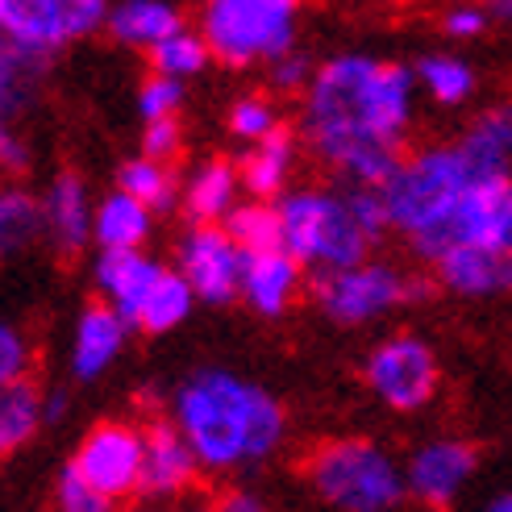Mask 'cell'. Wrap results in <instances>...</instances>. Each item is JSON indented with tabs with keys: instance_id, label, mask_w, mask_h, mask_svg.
Here are the masks:
<instances>
[{
	"instance_id": "cell-32",
	"label": "cell",
	"mask_w": 512,
	"mask_h": 512,
	"mask_svg": "<svg viewBox=\"0 0 512 512\" xmlns=\"http://www.w3.org/2000/svg\"><path fill=\"white\" fill-rule=\"evenodd\" d=\"M213 59V50L209 42L200 38V30H179L171 34L167 42H159L155 50H150V67H155V75H167V80H192V75H200L204 67H209Z\"/></svg>"
},
{
	"instance_id": "cell-44",
	"label": "cell",
	"mask_w": 512,
	"mask_h": 512,
	"mask_svg": "<svg viewBox=\"0 0 512 512\" xmlns=\"http://www.w3.org/2000/svg\"><path fill=\"white\" fill-rule=\"evenodd\" d=\"M196 512H217V508H196Z\"/></svg>"
},
{
	"instance_id": "cell-11",
	"label": "cell",
	"mask_w": 512,
	"mask_h": 512,
	"mask_svg": "<svg viewBox=\"0 0 512 512\" xmlns=\"http://www.w3.org/2000/svg\"><path fill=\"white\" fill-rule=\"evenodd\" d=\"M142 463H146V433L130 421H100L84 433L75 450V471H80L100 496L113 504L142 492Z\"/></svg>"
},
{
	"instance_id": "cell-37",
	"label": "cell",
	"mask_w": 512,
	"mask_h": 512,
	"mask_svg": "<svg viewBox=\"0 0 512 512\" xmlns=\"http://www.w3.org/2000/svg\"><path fill=\"white\" fill-rule=\"evenodd\" d=\"M179 146H184V125H179V117L146 121V125H142V155H146V159L171 167V159L179 155Z\"/></svg>"
},
{
	"instance_id": "cell-12",
	"label": "cell",
	"mask_w": 512,
	"mask_h": 512,
	"mask_svg": "<svg viewBox=\"0 0 512 512\" xmlns=\"http://www.w3.org/2000/svg\"><path fill=\"white\" fill-rule=\"evenodd\" d=\"M242 267L246 254L225 234V225H192L175 250V271L188 279L196 300L229 304L242 296Z\"/></svg>"
},
{
	"instance_id": "cell-14",
	"label": "cell",
	"mask_w": 512,
	"mask_h": 512,
	"mask_svg": "<svg viewBox=\"0 0 512 512\" xmlns=\"http://www.w3.org/2000/svg\"><path fill=\"white\" fill-rule=\"evenodd\" d=\"M163 271L167 267H159L146 250H100L92 279H96V292L105 296V304H113L134 329Z\"/></svg>"
},
{
	"instance_id": "cell-20",
	"label": "cell",
	"mask_w": 512,
	"mask_h": 512,
	"mask_svg": "<svg viewBox=\"0 0 512 512\" xmlns=\"http://www.w3.org/2000/svg\"><path fill=\"white\" fill-rule=\"evenodd\" d=\"M296 150H300V138H296V130H288V125H279L271 138L254 142L242 155V163H238L242 188L254 200L275 204L284 192H292L288 179H292V167H296Z\"/></svg>"
},
{
	"instance_id": "cell-16",
	"label": "cell",
	"mask_w": 512,
	"mask_h": 512,
	"mask_svg": "<svg viewBox=\"0 0 512 512\" xmlns=\"http://www.w3.org/2000/svg\"><path fill=\"white\" fill-rule=\"evenodd\" d=\"M146 463H142V492L146 496H179L192 488L200 471V458L192 454L188 438L179 433L175 421H150L146 429Z\"/></svg>"
},
{
	"instance_id": "cell-31",
	"label": "cell",
	"mask_w": 512,
	"mask_h": 512,
	"mask_svg": "<svg viewBox=\"0 0 512 512\" xmlns=\"http://www.w3.org/2000/svg\"><path fill=\"white\" fill-rule=\"evenodd\" d=\"M42 67L46 63L21 55L9 42H0V130L17 125V117L25 113V105H30V96H34V75Z\"/></svg>"
},
{
	"instance_id": "cell-4",
	"label": "cell",
	"mask_w": 512,
	"mask_h": 512,
	"mask_svg": "<svg viewBox=\"0 0 512 512\" xmlns=\"http://www.w3.org/2000/svg\"><path fill=\"white\" fill-rule=\"evenodd\" d=\"M309 488L338 512H392L408 483L396 458L371 438H329L304 454Z\"/></svg>"
},
{
	"instance_id": "cell-6",
	"label": "cell",
	"mask_w": 512,
	"mask_h": 512,
	"mask_svg": "<svg viewBox=\"0 0 512 512\" xmlns=\"http://www.w3.org/2000/svg\"><path fill=\"white\" fill-rule=\"evenodd\" d=\"M512 250V175L479 179L446 213L408 238L421 263H442L454 250Z\"/></svg>"
},
{
	"instance_id": "cell-15",
	"label": "cell",
	"mask_w": 512,
	"mask_h": 512,
	"mask_svg": "<svg viewBox=\"0 0 512 512\" xmlns=\"http://www.w3.org/2000/svg\"><path fill=\"white\" fill-rule=\"evenodd\" d=\"M42 213H46V238L55 242L63 259H75L96 229V204L88 196V184L75 171H59L50 179V188L42 196Z\"/></svg>"
},
{
	"instance_id": "cell-26",
	"label": "cell",
	"mask_w": 512,
	"mask_h": 512,
	"mask_svg": "<svg viewBox=\"0 0 512 512\" xmlns=\"http://www.w3.org/2000/svg\"><path fill=\"white\" fill-rule=\"evenodd\" d=\"M46 421V400L30 379L0 388V458L17 454L34 438V429Z\"/></svg>"
},
{
	"instance_id": "cell-39",
	"label": "cell",
	"mask_w": 512,
	"mask_h": 512,
	"mask_svg": "<svg viewBox=\"0 0 512 512\" xmlns=\"http://www.w3.org/2000/svg\"><path fill=\"white\" fill-rule=\"evenodd\" d=\"M488 25H492V17H488V9H483V5H450L442 13V34H450L458 42L479 38Z\"/></svg>"
},
{
	"instance_id": "cell-43",
	"label": "cell",
	"mask_w": 512,
	"mask_h": 512,
	"mask_svg": "<svg viewBox=\"0 0 512 512\" xmlns=\"http://www.w3.org/2000/svg\"><path fill=\"white\" fill-rule=\"evenodd\" d=\"M483 512H512V492H504V496H496L488 508H483Z\"/></svg>"
},
{
	"instance_id": "cell-1",
	"label": "cell",
	"mask_w": 512,
	"mask_h": 512,
	"mask_svg": "<svg viewBox=\"0 0 512 512\" xmlns=\"http://www.w3.org/2000/svg\"><path fill=\"white\" fill-rule=\"evenodd\" d=\"M417 71L375 59L334 55L300 96V138L350 188H383L404 163L413 125Z\"/></svg>"
},
{
	"instance_id": "cell-17",
	"label": "cell",
	"mask_w": 512,
	"mask_h": 512,
	"mask_svg": "<svg viewBox=\"0 0 512 512\" xmlns=\"http://www.w3.org/2000/svg\"><path fill=\"white\" fill-rule=\"evenodd\" d=\"M438 288L463 300H492L512 292V250H454L433 263Z\"/></svg>"
},
{
	"instance_id": "cell-13",
	"label": "cell",
	"mask_w": 512,
	"mask_h": 512,
	"mask_svg": "<svg viewBox=\"0 0 512 512\" xmlns=\"http://www.w3.org/2000/svg\"><path fill=\"white\" fill-rule=\"evenodd\" d=\"M479 467V446L463 442V438H438V442H425L404 467V483H408V496L425 508H450L454 496L467 488L471 475Z\"/></svg>"
},
{
	"instance_id": "cell-41",
	"label": "cell",
	"mask_w": 512,
	"mask_h": 512,
	"mask_svg": "<svg viewBox=\"0 0 512 512\" xmlns=\"http://www.w3.org/2000/svg\"><path fill=\"white\" fill-rule=\"evenodd\" d=\"M217 512H267L259 496H250V492H225L217 500Z\"/></svg>"
},
{
	"instance_id": "cell-27",
	"label": "cell",
	"mask_w": 512,
	"mask_h": 512,
	"mask_svg": "<svg viewBox=\"0 0 512 512\" xmlns=\"http://www.w3.org/2000/svg\"><path fill=\"white\" fill-rule=\"evenodd\" d=\"M117 188H121L125 196L142 200L150 213H167L171 204H175L179 196H184V188L175 184V171H171L167 163L146 159V155L125 159V163L117 167Z\"/></svg>"
},
{
	"instance_id": "cell-25",
	"label": "cell",
	"mask_w": 512,
	"mask_h": 512,
	"mask_svg": "<svg viewBox=\"0 0 512 512\" xmlns=\"http://www.w3.org/2000/svg\"><path fill=\"white\" fill-rule=\"evenodd\" d=\"M46 234L42 200L17 184H0V263L30 250Z\"/></svg>"
},
{
	"instance_id": "cell-3",
	"label": "cell",
	"mask_w": 512,
	"mask_h": 512,
	"mask_svg": "<svg viewBox=\"0 0 512 512\" xmlns=\"http://www.w3.org/2000/svg\"><path fill=\"white\" fill-rule=\"evenodd\" d=\"M275 209L284 221V250L317 279L367 263L375 238L354 217L342 188H292Z\"/></svg>"
},
{
	"instance_id": "cell-21",
	"label": "cell",
	"mask_w": 512,
	"mask_h": 512,
	"mask_svg": "<svg viewBox=\"0 0 512 512\" xmlns=\"http://www.w3.org/2000/svg\"><path fill=\"white\" fill-rule=\"evenodd\" d=\"M238 188H242L238 167L229 159H209L188 175L179 204H184L192 225H225V217L238 209Z\"/></svg>"
},
{
	"instance_id": "cell-22",
	"label": "cell",
	"mask_w": 512,
	"mask_h": 512,
	"mask_svg": "<svg viewBox=\"0 0 512 512\" xmlns=\"http://www.w3.org/2000/svg\"><path fill=\"white\" fill-rule=\"evenodd\" d=\"M105 30L117 46L146 50L150 55L159 42H167L171 34L184 30V17H179V9L171 0H117Z\"/></svg>"
},
{
	"instance_id": "cell-38",
	"label": "cell",
	"mask_w": 512,
	"mask_h": 512,
	"mask_svg": "<svg viewBox=\"0 0 512 512\" xmlns=\"http://www.w3.org/2000/svg\"><path fill=\"white\" fill-rule=\"evenodd\" d=\"M267 75H271V88H275V92H284V96H304V92H309V84H313L317 67L309 63V55L292 50V55L275 59V63L267 67Z\"/></svg>"
},
{
	"instance_id": "cell-18",
	"label": "cell",
	"mask_w": 512,
	"mask_h": 512,
	"mask_svg": "<svg viewBox=\"0 0 512 512\" xmlns=\"http://www.w3.org/2000/svg\"><path fill=\"white\" fill-rule=\"evenodd\" d=\"M304 284V267L292 259L288 250H267V254H246L242 267V300L259 317H284L296 292Z\"/></svg>"
},
{
	"instance_id": "cell-40",
	"label": "cell",
	"mask_w": 512,
	"mask_h": 512,
	"mask_svg": "<svg viewBox=\"0 0 512 512\" xmlns=\"http://www.w3.org/2000/svg\"><path fill=\"white\" fill-rule=\"evenodd\" d=\"M30 163H34L30 142L17 134V125H5V130H0V175L17 179V175L30 171Z\"/></svg>"
},
{
	"instance_id": "cell-42",
	"label": "cell",
	"mask_w": 512,
	"mask_h": 512,
	"mask_svg": "<svg viewBox=\"0 0 512 512\" xmlns=\"http://www.w3.org/2000/svg\"><path fill=\"white\" fill-rule=\"evenodd\" d=\"M483 9H488V17H492V21L512 25V0H488V5H483Z\"/></svg>"
},
{
	"instance_id": "cell-28",
	"label": "cell",
	"mask_w": 512,
	"mask_h": 512,
	"mask_svg": "<svg viewBox=\"0 0 512 512\" xmlns=\"http://www.w3.org/2000/svg\"><path fill=\"white\" fill-rule=\"evenodd\" d=\"M417 84L429 92L433 105L454 109V105H467L475 96L479 80H475V67L458 55H425L417 63Z\"/></svg>"
},
{
	"instance_id": "cell-7",
	"label": "cell",
	"mask_w": 512,
	"mask_h": 512,
	"mask_svg": "<svg viewBox=\"0 0 512 512\" xmlns=\"http://www.w3.org/2000/svg\"><path fill=\"white\" fill-rule=\"evenodd\" d=\"M471 184H479V179H475L471 163L463 159L458 142L454 146H421L413 155H404V163L392 171L388 184L379 188V196H383L392 229H400L404 238H413L417 229H425L438 213H446Z\"/></svg>"
},
{
	"instance_id": "cell-33",
	"label": "cell",
	"mask_w": 512,
	"mask_h": 512,
	"mask_svg": "<svg viewBox=\"0 0 512 512\" xmlns=\"http://www.w3.org/2000/svg\"><path fill=\"white\" fill-rule=\"evenodd\" d=\"M279 125H284V121H279V113H275V105L267 96H238L234 109H229V134L250 142V146L271 138Z\"/></svg>"
},
{
	"instance_id": "cell-30",
	"label": "cell",
	"mask_w": 512,
	"mask_h": 512,
	"mask_svg": "<svg viewBox=\"0 0 512 512\" xmlns=\"http://www.w3.org/2000/svg\"><path fill=\"white\" fill-rule=\"evenodd\" d=\"M192 304H196L192 284H188V279L179 275V271L167 267V271L159 275L155 292H150L142 317H138V329H146V334H171L175 325H184V321H188Z\"/></svg>"
},
{
	"instance_id": "cell-34",
	"label": "cell",
	"mask_w": 512,
	"mask_h": 512,
	"mask_svg": "<svg viewBox=\"0 0 512 512\" xmlns=\"http://www.w3.org/2000/svg\"><path fill=\"white\" fill-rule=\"evenodd\" d=\"M179 105H184V84L150 71V80H142V88H138V117H142V125L146 121L179 117Z\"/></svg>"
},
{
	"instance_id": "cell-35",
	"label": "cell",
	"mask_w": 512,
	"mask_h": 512,
	"mask_svg": "<svg viewBox=\"0 0 512 512\" xmlns=\"http://www.w3.org/2000/svg\"><path fill=\"white\" fill-rule=\"evenodd\" d=\"M30 363H34L30 338L13 321H0V388H13V383L30 379Z\"/></svg>"
},
{
	"instance_id": "cell-10",
	"label": "cell",
	"mask_w": 512,
	"mask_h": 512,
	"mask_svg": "<svg viewBox=\"0 0 512 512\" xmlns=\"http://www.w3.org/2000/svg\"><path fill=\"white\" fill-rule=\"evenodd\" d=\"M363 379L375 392V400H383L396 413H417L425 408L442 388V363L433 346L417 334H396L383 338L363 363Z\"/></svg>"
},
{
	"instance_id": "cell-24",
	"label": "cell",
	"mask_w": 512,
	"mask_h": 512,
	"mask_svg": "<svg viewBox=\"0 0 512 512\" xmlns=\"http://www.w3.org/2000/svg\"><path fill=\"white\" fill-rule=\"evenodd\" d=\"M150 225H155V213H150L142 200L113 188L105 200L96 204L92 242L100 250H142L146 238H150Z\"/></svg>"
},
{
	"instance_id": "cell-29",
	"label": "cell",
	"mask_w": 512,
	"mask_h": 512,
	"mask_svg": "<svg viewBox=\"0 0 512 512\" xmlns=\"http://www.w3.org/2000/svg\"><path fill=\"white\" fill-rule=\"evenodd\" d=\"M225 234L238 242L242 254H267V250H284V221L279 209L267 200H246L234 213L225 217Z\"/></svg>"
},
{
	"instance_id": "cell-2",
	"label": "cell",
	"mask_w": 512,
	"mask_h": 512,
	"mask_svg": "<svg viewBox=\"0 0 512 512\" xmlns=\"http://www.w3.org/2000/svg\"><path fill=\"white\" fill-rule=\"evenodd\" d=\"M171 421L188 438L200 467L234 471L263 463L288 433L284 404L267 388L229 371H196L175 392Z\"/></svg>"
},
{
	"instance_id": "cell-36",
	"label": "cell",
	"mask_w": 512,
	"mask_h": 512,
	"mask_svg": "<svg viewBox=\"0 0 512 512\" xmlns=\"http://www.w3.org/2000/svg\"><path fill=\"white\" fill-rule=\"evenodd\" d=\"M55 512H113V500L100 496L75 467H67L55 483Z\"/></svg>"
},
{
	"instance_id": "cell-9",
	"label": "cell",
	"mask_w": 512,
	"mask_h": 512,
	"mask_svg": "<svg viewBox=\"0 0 512 512\" xmlns=\"http://www.w3.org/2000/svg\"><path fill=\"white\" fill-rule=\"evenodd\" d=\"M113 0H0V34L21 55L50 63L59 50L109 25Z\"/></svg>"
},
{
	"instance_id": "cell-5",
	"label": "cell",
	"mask_w": 512,
	"mask_h": 512,
	"mask_svg": "<svg viewBox=\"0 0 512 512\" xmlns=\"http://www.w3.org/2000/svg\"><path fill=\"white\" fill-rule=\"evenodd\" d=\"M304 0H204L200 38L209 42L213 59L246 71L275 63L296 50V21Z\"/></svg>"
},
{
	"instance_id": "cell-23",
	"label": "cell",
	"mask_w": 512,
	"mask_h": 512,
	"mask_svg": "<svg viewBox=\"0 0 512 512\" xmlns=\"http://www.w3.org/2000/svg\"><path fill=\"white\" fill-rule=\"evenodd\" d=\"M458 150H463V159L471 163L475 179L508 175V163H512V105L483 109L467 125V134L458 138Z\"/></svg>"
},
{
	"instance_id": "cell-19",
	"label": "cell",
	"mask_w": 512,
	"mask_h": 512,
	"mask_svg": "<svg viewBox=\"0 0 512 512\" xmlns=\"http://www.w3.org/2000/svg\"><path fill=\"white\" fill-rule=\"evenodd\" d=\"M125 334H130V321H125L113 304L96 300L80 313L75 321V342H71V371L75 379H96L113 367V358L125 346Z\"/></svg>"
},
{
	"instance_id": "cell-8",
	"label": "cell",
	"mask_w": 512,
	"mask_h": 512,
	"mask_svg": "<svg viewBox=\"0 0 512 512\" xmlns=\"http://www.w3.org/2000/svg\"><path fill=\"white\" fill-rule=\"evenodd\" d=\"M425 296H429V279L404 275L400 267L379 263V259H367L350 271L313 279L317 309L334 325H367L383 313L400 309V304H417Z\"/></svg>"
}]
</instances>
